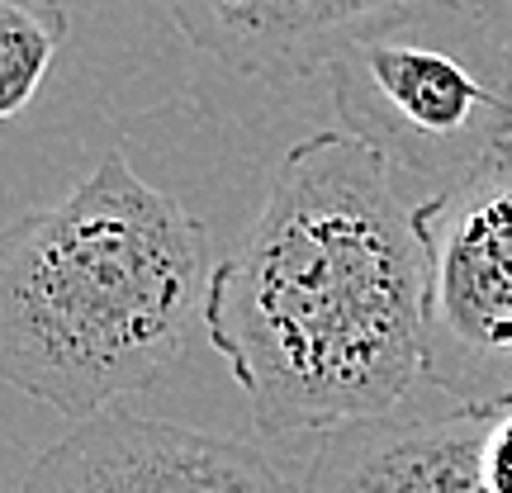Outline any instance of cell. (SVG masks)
Instances as JSON below:
<instances>
[{
  "label": "cell",
  "instance_id": "30bf717a",
  "mask_svg": "<svg viewBox=\"0 0 512 493\" xmlns=\"http://www.w3.org/2000/svg\"><path fill=\"white\" fill-rule=\"evenodd\" d=\"M508 162H512V152H508Z\"/></svg>",
  "mask_w": 512,
  "mask_h": 493
},
{
  "label": "cell",
  "instance_id": "8992f818",
  "mask_svg": "<svg viewBox=\"0 0 512 493\" xmlns=\"http://www.w3.org/2000/svg\"><path fill=\"white\" fill-rule=\"evenodd\" d=\"M498 413L366 418L313 437L299 493H489L484 437Z\"/></svg>",
  "mask_w": 512,
  "mask_h": 493
},
{
  "label": "cell",
  "instance_id": "5b68a950",
  "mask_svg": "<svg viewBox=\"0 0 512 493\" xmlns=\"http://www.w3.org/2000/svg\"><path fill=\"white\" fill-rule=\"evenodd\" d=\"M19 493H299L261 446L162 418L76 422L29 465Z\"/></svg>",
  "mask_w": 512,
  "mask_h": 493
},
{
  "label": "cell",
  "instance_id": "6da1fadb",
  "mask_svg": "<svg viewBox=\"0 0 512 493\" xmlns=\"http://www.w3.org/2000/svg\"><path fill=\"white\" fill-rule=\"evenodd\" d=\"M422 256L413 204L342 128L271 166L266 200L214 266L204 337L266 437L389 418L422 380Z\"/></svg>",
  "mask_w": 512,
  "mask_h": 493
},
{
  "label": "cell",
  "instance_id": "52a82bcc",
  "mask_svg": "<svg viewBox=\"0 0 512 493\" xmlns=\"http://www.w3.org/2000/svg\"><path fill=\"white\" fill-rule=\"evenodd\" d=\"M171 24L228 72L304 76L328 72L356 38L403 0H157Z\"/></svg>",
  "mask_w": 512,
  "mask_h": 493
},
{
  "label": "cell",
  "instance_id": "9c48e42d",
  "mask_svg": "<svg viewBox=\"0 0 512 493\" xmlns=\"http://www.w3.org/2000/svg\"><path fill=\"white\" fill-rule=\"evenodd\" d=\"M484 489L512 493V408L489 422V437H484Z\"/></svg>",
  "mask_w": 512,
  "mask_h": 493
},
{
  "label": "cell",
  "instance_id": "3957f363",
  "mask_svg": "<svg viewBox=\"0 0 512 493\" xmlns=\"http://www.w3.org/2000/svg\"><path fill=\"white\" fill-rule=\"evenodd\" d=\"M342 133L432 195L512 152V43L475 0H403L328 67Z\"/></svg>",
  "mask_w": 512,
  "mask_h": 493
},
{
  "label": "cell",
  "instance_id": "277c9868",
  "mask_svg": "<svg viewBox=\"0 0 512 493\" xmlns=\"http://www.w3.org/2000/svg\"><path fill=\"white\" fill-rule=\"evenodd\" d=\"M427 294L422 380L456 408H512V162L413 204Z\"/></svg>",
  "mask_w": 512,
  "mask_h": 493
},
{
  "label": "cell",
  "instance_id": "7a4b0ae2",
  "mask_svg": "<svg viewBox=\"0 0 512 493\" xmlns=\"http://www.w3.org/2000/svg\"><path fill=\"white\" fill-rule=\"evenodd\" d=\"M209 280L204 219L119 143L57 204L0 228V384L72 422L105 418L176 366Z\"/></svg>",
  "mask_w": 512,
  "mask_h": 493
},
{
  "label": "cell",
  "instance_id": "ba28073f",
  "mask_svg": "<svg viewBox=\"0 0 512 493\" xmlns=\"http://www.w3.org/2000/svg\"><path fill=\"white\" fill-rule=\"evenodd\" d=\"M67 34V0H0V124L38 100Z\"/></svg>",
  "mask_w": 512,
  "mask_h": 493
}]
</instances>
